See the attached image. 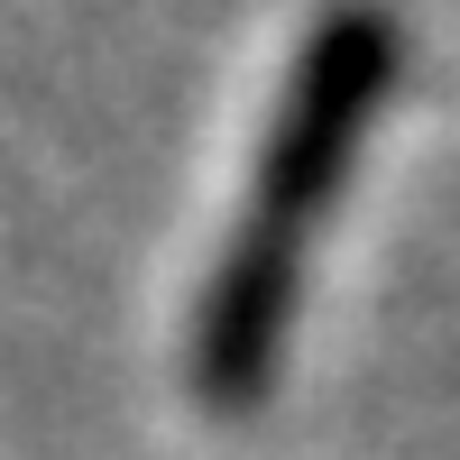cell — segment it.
Returning <instances> with one entry per match:
<instances>
[{"mask_svg":"<svg viewBox=\"0 0 460 460\" xmlns=\"http://www.w3.org/2000/svg\"><path fill=\"white\" fill-rule=\"evenodd\" d=\"M405 74V28L387 0H323L286 65V93L258 129V166L240 221L203 277L194 332H184V396L203 414H258L286 377V341L304 314L323 212L350 194L368 157V129L387 120V93Z\"/></svg>","mask_w":460,"mask_h":460,"instance_id":"6da1fadb","label":"cell"}]
</instances>
